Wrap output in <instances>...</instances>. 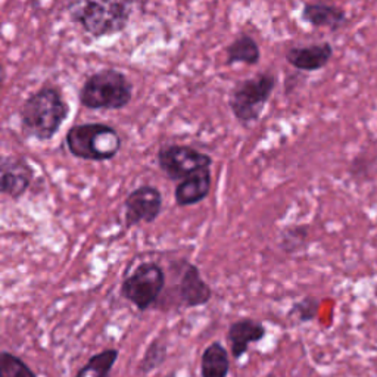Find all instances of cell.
<instances>
[{
    "label": "cell",
    "instance_id": "cell-1",
    "mask_svg": "<svg viewBox=\"0 0 377 377\" xmlns=\"http://www.w3.org/2000/svg\"><path fill=\"white\" fill-rule=\"evenodd\" d=\"M68 116L70 106L55 86H43L32 92L18 111L23 133L40 142L52 140Z\"/></svg>",
    "mask_w": 377,
    "mask_h": 377
},
{
    "label": "cell",
    "instance_id": "cell-2",
    "mask_svg": "<svg viewBox=\"0 0 377 377\" xmlns=\"http://www.w3.org/2000/svg\"><path fill=\"white\" fill-rule=\"evenodd\" d=\"M70 18L93 39H104L123 32L133 13L128 2L80 0L68 5Z\"/></svg>",
    "mask_w": 377,
    "mask_h": 377
},
{
    "label": "cell",
    "instance_id": "cell-3",
    "mask_svg": "<svg viewBox=\"0 0 377 377\" xmlns=\"http://www.w3.org/2000/svg\"><path fill=\"white\" fill-rule=\"evenodd\" d=\"M133 99V83L116 68H104L90 74L78 92V101L90 111L124 109Z\"/></svg>",
    "mask_w": 377,
    "mask_h": 377
},
{
    "label": "cell",
    "instance_id": "cell-4",
    "mask_svg": "<svg viewBox=\"0 0 377 377\" xmlns=\"http://www.w3.org/2000/svg\"><path fill=\"white\" fill-rule=\"evenodd\" d=\"M65 146L78 159L105 162L116 158L123 139L118 131L105 123H85L73 125L65 135Z\"/></svg>",
    "mask_w": 377,
    "mask_h": 377
},
{
    "label": "cell",
    "instance_id": "cell-5",
    "mask_svg": "<svg viewBox=\"0 0 377 377\" xmlns=\"http://www.w3.org/2000/svg\"><path fill=\"white\" fill-rule=\"evenodd\" d=\"M276 86L277 75L271 71L258 73L237 81L228 94V108L236 121L243 127L257 123L271 99Z\"/></svg>",
    "mask_w": 377,
    "mask_h": 377
},
{
    "label": "cell",
    "instance_id": "cell-6",
    "mask_svg": "<svg viewBox=\"0 0 377 377\" xmlns=\"http://www.w3.org/2000/svg\"><path fill=\"white\" fill-rule=\"evenodd\" d=\"M166 271L158 262L144 261L124 278L120 293L125 301L133 304L137 311L144 313V311L158 305L163 289H166Z\"/></svg>",
    "mask_w": 377,
    "mask_h": 377
},
{
    "label": "cell",
    "instance_id": "cell-7",
    "mask_svg": "<svg viewBox=\"0 0 377 377\" xmlns=\"http://www.w3.org/2000/svg\"><path fill=\"white\" fill-rule=\"evenodd\" d=\"M159 170L171 182H183L190 175L211 168L212 158L189 144L170 143L161 146L156 155Z\"/></svg>",
    "mask_w": 377,
    "mask_h": 377
},
{
    "label": "cell",
    "instance_id": "cell-8",
    "mask_svg": "<svg viewBox=\"0 0 377 377\" xmlns=\"http://www.w3.org/2000/svg\"><path fill=\"white\" fill-rule=\"evenodd\" d=\"M180 276L178 283L174 285L171 289V295L168 299H171L173 308H196L206 305L212 299V289L205 282V278L201 274L198 266L192 262L182 259L175 262Z\"/></svg>",
    "mask_w": 377,
    "mask_h": 377
},
{
    "label": "cell",
    "instance_id": "cell-9",
    "mask_svg": "<svg viewBox=\"0 0 377 377\" xmlns=\"http://www.w3.org/2000/svg\"><path fill=\"white\" fill-rule=\"evenodd\" d=\"M163 206L162 193L156 186L143 185L131 190L124 201L125 227L133 228L142 223L152 224L161 216Z\"/></svg>",
    "mask_w": 377,
    "mask_h": 377
},
{
    "label": "cell",
    "instance_id": "cell-10",
    "mask_svg": "<svg viewBox=\"0 0 377 377\" xmlns=\"http://www.w3.org/2000/svg\"><path fill=\"white\" fill-rule=\"evenodd\" d=\"M35 168L23 156L5 155L0 162V192L16 201L30 189Z\"/></svg>",
    "mask_w": 377,
    "mask_h": 377
},
{
    "label": "cell",
    "instance_id": "cell-11",
    "mask_svg": "<svg viewBox=\"0 0 377 377\" xmlns=\"http://www.w3.org/2000/svg\"><path fill=\"white\" fill-rule=\"evenodd\" d=\"M335 55V49L329 42L309 43L289 47L285 52L286 62L298 71L316 73L326 68Z\"/></svg>",
    "mask_w": 377,
    "mask_h": 377
},
{
    "label": "cell",
    "instance_id": "cell-12",
    "mask_svg": "<svg viewBox=\"0 0 377 377\" xmlns=\"http://www.w3.org/2000/svg\"><path fill=\"white\" fill-rule=\"evenodd\" d=\"M266 336H267L266 326L258 320L245 317L233 321L228 326L227 330V340L230 343L232 357L237 361V359H240L248 352L249 345L261 342Z\"/></svg>",
    "mask_w": 377,
    "mask_h": 377
},
{
    "label": "cell",
    "instance_id": "cell-13",
    "mask_svg": "<svg viewBox=\"0 0 377 377\" xmlns=\"http://www.w3.org/2000/svg\"><path fill=\"white\" fill-rule=\"evenodd\" d=\"M301 20L313 28H324L330 32H338L348 24V13L342 6L333 4H304Z\"/></svg>",
    "mask_w": 377,
    "mask_h": 377
},
{
    "label": "cell",
    "instance_id": "cell-14",
    "mask_svg": "<svg viewBox=\"0 0 377 377\" xmlns=\"http://www.w3.org/2000/svg\"><path fill=\"white\" fill-rule=\"evenodd\" d=\"M211 186H212L211 168L202 170L183 180V182L177 183L174 189V202L180 208L198 205L208 198L211 193Z\"/></svg>",
    "mask_w": 377,
    "mask_h": 377
},
{
    "label": "cell",
    "instance_id": "cell-15",
    "mask_svg": "<svg viewBox=\"0 0 377 377\" xmlns=\"http://www.w3.org/2000/svg\"><path fill=\"white\" fill-rule=\"evenodd\" d=\"M261 61V49L257 40L247 35L240 32L237 37H235L230 43L225 46V65L235 63H245L248 67H255Z\"/></svg>",
    "mask_w": 377,
    "mask_h": 377
},
{
    "label": "cell",
    "instance_id": "cell-16",
    "mask_svg": "<svg viewBox=\"0 0 377 377\" xmlns=\"http://www.w3.org/2000/svg\"><path fill=\"white\" fill-rule=\"evenodd\" d=\"M230 373V357L220 340H214L204 350L201 355L202 377H228Z\"/></svg>",
    "mask_w": 377,
    "mask_h": 377
},
{
    "label": "cell",
    "instance_id": "cell-17",
    "mask_svg": "<svg viewBox=\"0 0 377 377\" xmlns=\"http://www.w3.org/2000/svg\"><path fill=\"white\" fill-rule=\"evenodd\" d=\"M120 357V351L108 348L89 358V361L81 367L75 377H111L112 369Z\"/></svg>",
    "mask_w": 377,
    "mask_h": 377
},
{
    "label": "cell",
    "instance_id": "cell-18",
    "mask_svg": "<svg viewBox=\"0 0 377 377\" xmlns=\"http://www.w3.org/2000/svg\"><path fill=\"white\" fill-rule=\"evenodd\" d=\"M168 355V348H167V343L163 342L161 338H155L149 345H147L140 363L137 366V371L142 376H147L149 373L158 370L159 367H162V364L166 363Z\"/></svg>",
    "mask_w": 377,
    "mask_h": 377
},
{
    "label": "cell",
    "instance_id": "cell-19",
    "mask_svg": "<svg viewBox=\"0 0 377 377\" xmlns=\"http://www.w3.org/2000/svg\"><path fill=\"white\" fill-rule=\"evenodd\" d=\"M309 239V227L305 224L289 225L278 237V247L289 255L304 251Z\"/></svg>",
    "mask_w": 377,
    "mask_h": 377
},
{
    "label": "cell",
    "instance_id": "cell-20",
    "mask_svg": "<svg viewBox=\"0 0 377 377\" xmlns=\"http://www.w3.org/2000/svg\"><path fill=\"white\" fill-rule=\"evenodd\" d=\"M0 377H39L36 371L18 355L9 351L0 352Z\"/></svg>",
    "mask_w": 377,
    "mask_h": 377
},
{
    "label": "cell",
    "instance_id": "cell-21",
    "mask_svg": "<svg viewBox=\"0 0 377 377\" xmlns=\"http://www.w3.org/2000/svg\"><path fill=\"white\" fill-rule=\"evenodd\" d=\"M320 299L316 297H305L301 301L295 302L289 309V317H295L299 323L314 321L319 316Z\"/></svg>",
    "mask_w": 377,
    "mask_h": 377
},
{
    "label": "cell",
    "instance_id": "cell-22",
    "mask_svg": "<svg viewBox=\"0 0 377 377\" xmlns=\"http://www.w3.org/2000/svg\"><path fill=\"white\" fill-rule=\"evenodd\" d=\"M369 161L366 159L364 155H357L351 163H350V174L357 178V177H364L370 174V166Z\"/></svg>",
    "mask_w": 377,
    "mask_h": 377
},
{
    "label": "cell",
    "instance_id": "cell-23",
    "mask_svg": "<svg viewBox=\"0 0 377 377\" xmlns=\"http://www.w3.org/2000/svg\"><path fill=\"white\" fill-rule=\"evenodd\" d=\"M166 377H177V373L175 371H170Z\"/></svg>",
    "mask_w": 377,
    "mask_h": 377
}]
</instances>
